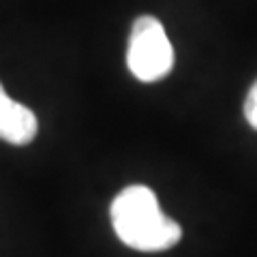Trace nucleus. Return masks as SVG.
<instances>
[{"mask_svg":"<svg viewBox=\"0 0 257 257\" xmlns=\"http://www.w3.org/2000/svg\"><path fill=\"white\" fill-rule=\"evenodd\" d=\"M111 225L128 248L142 253H161L180 242L182 229L163 214L157 195L144 184L122 189L111 202Z\"/></svg>","mask_w":257,"mask_h":257,"instance_id":"f257e3e1","label":"nucleus"},{"mask_svg":"<svg viewBox=\"0 0 257 257\" xmlns=\"http://www.w3.org/2000/svg\"><path fill=\"white\" fill-rule=\"evenodd\" d=\"M126 64L133 77L144 84L159 82L170 75L174 67V47L167 32L157 18L140 15L131 26L128 35Z\"/></svg>","mask_w":257,"mask_h":257,"instance_id":"f03ea898","label":"nucleus"},{"mask_svg":"<svg viewBox=\"0 0 257 257\" xmlns=\"http://www.w3.org/2000/svg\"><path fill=\"white\" fill-rule=\"evenodd\" d=\"M37 116L26 105L13 101L0 84V140L13 146H26L37 138Z\"/></svg>","mask_w":257,"mask_h":257,"instance_id":"7ed1b4c3","label":"nucleus"},{"mask_svg":"<svg viewBox=\"0 0 257 257\" xmlns=\"http://www.w3.org/2000/svg\"><path fill=\"white\" fill-rule=\"evenodd\" d=\"M244 118H246V122L257 131V82L251 86V90H248V94H246V101H244Z\"/></svg>","mask_w":257,"mask_h":257,"instance_id":"20e7f679","label":"nucleus"}]
</instances>
